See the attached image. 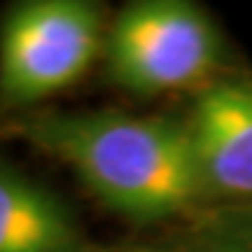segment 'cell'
Wrapping results in <instances>:
<instances>
[{
  "label": "cell",
  "mask_w": 252,
  "mask_h": 252,
  "mask_svg": "<svg viewBox=\"0 0 252 252\" xmlns=\"http://www.w3.org/2000/svg\"><path fill=\"white\" fill-rule=\"evenodd\" d=\"M220 252H252V250H241V248H234V250H220Z\"/></svg>",
  "instance_id": "obj_6"
},
{
  "label": "cell",
  "mask_w": 252,
  "mask_h": 252,
  "mask_svg": "<svg viewBox=\"0 0 252 252\" xmlns=\"http://www.w3.org/2000/svg\"><path fill=\"white\" fill-rule=\"evenodd\" d=\"M110 72L135 94H161L201 82L215 68L210 19L180 0L135 2L115 19L108 37Z\"/></svg>",
  "instance_id": "obj_3"
},
{
  "label": "cell",
  "mask_w": 252,
  "mask_h": 252,
  "mask_svg": "<svg viewBox=\"0 0 252 252\" xmlns=\"http://www.w3.org/2000/svg\"><path fill=\"white\" fill-rule=\"evenodd\" d=\"M100 12L82 0H31L0 28V105L19 108L70 87L100 47Z\"/></svg>",
  "instance_id": "obj_2"
},
{
  "label": "cell",
  "mask_w": 252,
  "mask_h": 252,
  "mask_svg": "<svg viewBox=\"0 0 252 252\" xmlns=\"http://www.w3.org/2000/svg\"><path fill=\"white\" fill-rule=\"evenodd\" d=\"M26 143L68 163L80 180L138 222L180 213L203 187L189 128L119 112L45 115L19 126Z\"/></svg>",
  "instance_id": "obj_1"
},
{
  "label": "cell",
  "mask_w": 252,
  "mask_h": 252,
  "mask_svg": "<svg viewBox=\"0 0 252 252\" xmlns=\"http://www.w3.org/2000/svg\"><path fill=\"white\" fill-rule=\"evenodd\" d=\"M0 252H89L65 208L21 175L0 171Z\"/></svg>",
  "instance_id": "obj_5"
},
{
  "label": "cell",
  "mask_w": 252,
  "mask_h": 252,
  "mask_svg": "<svg viewBox=\"0 0 252 252\" xmlns=\"http://www.w3.org/2000/svg\"><path fill=\"white\" fill-rule=\"evenodd\" d=\"M189 138L203 185L229 196L252 194V84L220 82L194 108Z\"/></svg>",
  "instance_id": "obj_4"
}]
</instances>
